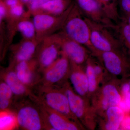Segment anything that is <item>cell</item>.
Segmentation results:
<instances>
[{"label":"cell","instance_id":"cb8c5ba5","mask_svg":"<svg viewBox=\"0 0 130 130\" xmlns=\"http://www.w3.org/2000/svg\"><path fill=\"white\" fill-rule=\"evenodd\" d=\"M13 94L7 84L2 82L0 84V109L1 111L8 109L12 103Z\"/></svg>","mask_w":130,"mask_h":130},{"label":"cell","instance_id":"1f68e13d","mask_svg":"<svg viewBox=\"0 0 130 130\" xmlns=\"http://www.w3.org/2000/svg\"><path fill=\"white\" fill-rule=\"evenodd\" d=\"M123 18L126 21H127V23L130 25V13L125 15Z\"/></svg>","mask_w":130,"mask_h":130},{"label":"cell","instance_id":"603a6c76","mask_svg":"<svg viewBox=\"0 0 130 130\" xmlns=\"http://www.w3.org/2000/svg\"><path fill=\"white\" fill-rule=\"evenodd\" d=\"M18 126L16 114L8 109L1 111L0 129H13Z\"/></svg>","mask_w":130,"mask_h":130},{"label":"cell","instance_id":"9c48e42d","mask_svg":"<svg viewBox=\"0 0 130 130\" xmlns=\"http://www.w3.org/2000/svg\"><path fill=\"white\" fill-rule=\"evenodd\" d=\"M71 61L61 50L59 56L52 64L43 71V85L54 86L63 83L69 79Z\"/></svg>","mask_w":130,"mask_h":130},{"label":"cell","instance_id":"7402d4cb","mask_svg":"<svg viewBox=\"0 0 130 130\" xmlns=\"http://www.w3.org/2000/svg\"><path fill=\"white\" fill-rule=\"evenodd\" d=\"M105 13L111 20L117 24L121 20L118 6V0H96Z\"/></svg>","mask_w":130,"mask_h":130},{"label":"cell","instance_id":"d6a6232c","mask_svg":"<svg viewBox=\"0 0 130 130\" xmlns=\"http://www.w3.org/2000/svg\"><path fill=\"white\" fill-rule=\"evenodd\" d=\"M21 1L23 3L28 4L29 5L32 0H21Z\"/></svg>","mask_w":130,"mask_h":130},{"label":"cell","instance_id":"5b68a950","mask_svg":"<svg viewBox=\"0 0 130 130\" xmlns=\"http://www.w3.org/2000/svg\"><path fill=\"white\" fill-rule=\"evenodd\" d=\"M39 88L40 95H36L38 100L51 109L83 125L71 111L67 96L58 86L42 85Z\"/></svg>","mask_w":130,"mask_h":130},{"label":"cell","instance_id":"83f0119b","mask_svg":"<svg viewBox=\"0 0 130 130\" xmlns=\"http://www.w3.org/2000/svg\"><path fill=\"white\" fill-rule=\"evenodd\" d=\"M118 4L124 16L130 13V0H118Z\"/></svg>","mask_w":130,"mask_h":130},{"label":"cell","instance_id":"f546056e","mask_svg":"<svg viewBox=\"0 0 130 130\" xmlns=\"http://www.w3.org/2000/svg\"><path fill=\"white\" fill-rule=\"evenodd\" d=\"M8 8L4 0H0V19L1 20L5 18L7 13Z\"/></svg>","mask_w":130,"mask_h":130},{"label":"cell","instance_id":"44dd1931","mask_svg":"<svg viewBox=\"0 0 130 130\" xmlns=\"http://www.w3.org/2000/svg\"><path fill=\"white\" fill-rule=\"evenodd\" d=\"M84 66L88 82V98L90 100L91 96L95 93L101 85L95 72L91 60V55Z\"/></svg>","mask_w":130,"mask_h":130},{"label":"cell","instance_id":"2e32d148","mask_svg":"<svg viewBox=\"0 0 130 130\" xmlns=\"http://www.w3.org/2000/svg\"><path fill=\"white\" fill-rule=\"evenodd\" d=\"M36 61L30 60L19 62L16 65L15 72L21 82L30 87L36 83Z\"/></svg>","mask_w":130,"mask_h":130},{"label":"cell","instance_id":"ac0fdd59","mask_svg":"<svg viewBox=\"0 0 130 130\" xmlns=\"http://www.w3.org/2000/svg\"><path fill=\"white\" fill-rule=\"evenodd\" d=\"M114 30L121 48L130 60V25L124 18L116 24Z\"/></svg>","mask_w":130,"mask_h":130},{"label":"cell","instance_id":"6da1fadb","mask_svg":"<svg viewBox=\"0 0 130 130\" xmlns=\"http://www.w3.org/2000/svg\"><path fill=\"white\" fill-rule=\"evenodd\" d=\"M57 86L67 96L71 111L85 129H96L98 116L90 100L77 94L68 80Z\"/></svg>","mask_w":130,"mask_h":130},{"label":"cell","instance_id":"f1b7e54d","mask_svg":"<svg viewBox=\"0 0 130 130\" xmlns=\"http://www.w3.org/2000/svg\"><path fill=\"white\" fill-rule=\"evenodd\" d=\"M119 130H130V115H125Z\"/></svg>","mask_w":130,"mask_h":130},{"label":"cell","instance_id":"277c9868","mask_svg":"<svg viewBox=\"0 0 130 130\" xmlns=\"http://www.w3.org/2000/svg\"><path fill=\"white\" fill-rule=\"evenodd\" d=\"M91 55L97 58L112 76L121 78L130 76V60L122 49L99 52Z\"/></svg>","mask_w":130,"mask_h":130},{"label":"cell","instance_id":"ffe728a7","mask_svg":"<svg viewBox=\"0 0 130 130\" xmlns=\"http://www.w3.org/2000/svg\"><path fill=\"white\" fill-rule=\"evenodd\" d=\"M36 43L33 40H28L21 44L16 52L15 58L17 64L31 60L36 48Z\"/></svg>","mask_w":130,"mask_h":130},{"label":"cell","instance_id":"484cf974","mask_svg":"<svg viewBox=\"0 0 130 130\" xmlns=\"http://www.w3.org/2000/svg\"><path fill=\"white\" fill-rule=\"evenodd\" d=\"M23 4V2H21L8 8L10 14L15 17H19L22 16L24 12Z\"/></svg>","mask_w":130,"mask_h":130},{"label":"cell","instance_id":"30bf717a","mask_svg":"<svg viewBox=\"0 0 130 130\" xmlns=\"http://www.w3.org/2000/svg\"><path fill=\"white\" fill-rule=\"evenodd\" d=\"M18 126L27 130L45 129L44 121L38 107L29 103L18 107L16 114Z\"/></svg>","mask_w":130,"mask_h":130},{"label":"cell","instance_id":"7a4b0ae2","mask_svg":"<svg viewBox=\"0 0 130 130\" xmlns=\"http://www.w3.org/2000/svg\"><path fill=\"white\" fill-rule=\"evenodd\" d=\"M121 79L112 77L102 84L90 101L98 116L109 108L119 106L123 100L120 88Z\"/></svg>","mask_w":130,"mask_h":130},{"label":"cell","instance_id":"52a82bcc","mask_svg":"<svg viewBox=\"0 0 130 130\" xmlns=\"http://www.w3.org/2000/svg\"><path fill=\"white\" fill-rule=\"evenodd\" d=\"M30 98L36 103L40 109L44 121L45 129L86 130L83 125L49 107L38 100L35 95L32 94Z\"/></svg>","mask_w":130,"mask_h":130},{"label":"cell","instance_id":"3957f363","mask_svg":"<svg viewBox=\"0 0 130 130\" xmlns=\"http://www.w3.org/2000/svg\"><path fill=\"white\" fill-rule=\"evenodd\" d=\"M76 2L65 20L62 28L63 32L72 40L79 43L91 51L90 37V31L84 16Z\"/></svg>","mask_w":130,"mask_h":130},{"label":"cell","instance_id":"d4e9b609","mask_svg":"<svg viewBox=\"0 0 130 130\" xmlns=\"http://www.w3.org/2000/svg\"><path fill=\"white\" fill-rule=\"evenodd\" d=\"M19 31L28 39H32L36 35V30L33 22L27 20H21L17 25Z\"/></svg>","mask_w":130,"mask_h":130},{"label":"cell","instance_id":"4dcf8cb0","mask_svg":"<svg viewBox=\"0 0 130 130\" xmlns=\"http://www.w3.org/2000/svg\"><path fill=\"white\" fill-rule=\"evenodd\" d=\"M4 1L8 8L22 2L21 0H4Z\"/></svg>","mask_w":130,"mask_h":130},{"label":"cell","instance_id":"e0dca14e","mask_svg":"<svg viewBox=\"0 0 130 130\" xmlns=\"http://www.w3.org/2000/svg\"><path fill=\"white\" fill-rule=\"evenodd\" d=\"M72 2V0H50L43 4L35 14L44 13L60 16L68 9Z\"/></svg>","mask_w":130,"mask_h":130},{"label":"cell","instance_id":"d6986e66","mask_svg":"<svg viewBox=\"0 0 130 130\" xmlns=\"http://www.w3.org/2000/svg\"><path fill=\"white\" fill-rule=\"evenodd\" d=\"M5 82L11 89L13 94L19 96L30 95V88L25 85L19 79L15 71H8L4 76Z\"/></svg>","mask_w":130,"mask_h":130},{"label":"cell","instance_id":"4316f807","mask_svg":"<svg viewBox=\"0 0 130 130\" xmlns=\"http://www.w3.org/2000/svg\"><path fill=\"white\" fill-rule=\"evenodd\" d=\"M50 0H32L28 5L30 11L35 12L37 11L42 5Z\"/></svg>","mask_w":130,"mask_h":130},{"label":"cell","instance_id":"8992f818","mask_svg":"<svg viewBox=\"0 0 130 130\" xmlns=\"http://www.w3.org/2000/svg\"><path fill=\"white\" fill-rule=\"evenodd\" d=\"M85 17L90 31V40L92 47L91 53L95 51L106 52L121 49L118 38L111 32V29Z\"/></svg>","mask_w":130,"mask_h":130},{"label":"cell","instance_id":"5bb4252c","mask_svg":"<svg viewBox=\"0 0 130 130\" xmlns=\"http://www.w3.org/2000/svg\"><path fill=\"white\" fill-rule=\"evenodd\" d=\"M69 79L75 92L84 98L89 99V85L85 66L71 61Z\"/></svg>","mask_w":130,"mask_h":130},{"label":"cell","instance_id":"4fadbf2b","mask_svg":"<svg viewBox=\"0 0 130 130\" xmlns=\"http://www.w3.org/2000/svg\"><path fill=\"white\" fill-rule=\"evenodd\" d=\"M125 115L124 111L119 106L110 107L98 116L97 128L101 130H119Z\"/></svg>","mask_w":130,"mask_h":130},{"label":"cell","instance_id":"7c38bea8","mask_svg":"<svg viewBox=\"0 0 130 130\" xmlns=\"http://www.w3.org/2000/svg\"><path fill=\"white\" fill-rule=\"evenodd\" d=\"M72 5L73 3L65 13L59 17L44 13L35 14L32 22L36 29V35L37 37H40L44 34L45 35L54 29L56 24L63 27Z\"/></svg>","mask_w":130,"mask_h":130},{"label":"cell","instance_id":"9a60e30c","mask_svg":"<svg viewBox=\"0 0 130 130\" xmlns=\"http://www.w3.org/2000/svg\"><path fill=\"white\" fill-rule=\"evenodd\" d=\"M59 46L51 37L44 40L38 56V62L41 71H43L52 64L60 55Z\"/></svg>","mask_w":130,"mask_h":130},{"label":"cell","instance_id":"ba28073f","mask_svg":"<svg viewBox=\"0 0 130 130\" xmlns=\"http://www.w3.org/2000/svg\"><path fill=\"white\" fill-rule=\"evenodd\" d=\"M51 37L73 63L84 66L91 55L87 47L71 39L63 32Z\"/></svg>","mask_w":130,"mask_h":130},{"label":"cell","instance_id":"8fae6325","mask_svg":"<svg viewBox=\"0 0 130 130\" xmlns=\"http://www.w3.org/2000/svg\"><path fill=\"white\" fill-rule=\"evenodd\" d=\"M76 1L78 6L86 18L106 26L111 29L115 28L116 24L108 17L96 0Z\"/></svg>","mask_w":130,"mask_h":130}]
</instances>
